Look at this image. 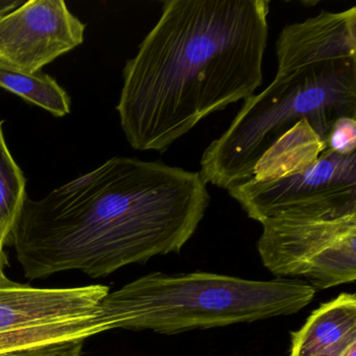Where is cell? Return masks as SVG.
<instances>
[{
	"label": "cell",
	"instance_id": "1",
	"mask_svg": "<svg viewBox=\"0 0 356 356\" xmlns=\"http://www.w3.org/2000/svg\"><path fill=\"white\" fill-rule=\"evenodd\" d=\"M210 203L200 172L114 157L42 199L26 197L8 237L29 279L90 277L179 253Z\"/></svg>",
	"mask_w": 356,
	"mask_h": 356
},
{
	"label": "cell",
	"instance_id": "2",
	"mask_svg": "<svg viewBox=\"0 0 356 356\" xmlns=\"http://www.w3.org/2000/svg\"><path fill=\"white\" fill-rule=\"evenodd\" d=\"M268 0H166L122 72L118 110L138 151L165 152L264 81Z\"/></svg>",
	"mask_w": 356,
	"mask_h": 356
},
{
	"label": "cell",
	"instance_id": "3",
	"mask_svg": "<svg viewBox=\"0 0 356 356\" xmlns=\"http://www.w3.org/2000/svg\"><path fill=\"white\" fill-rule=\"evenodd\" d=\"M276 56L273 82L204 151L200 174L207 184L228 191L251 180L268 147L301 120L327 143L337 120L356 118L355 7L287 24Z\"/></svg>",
	"mask_w": 356,
	"mask_h": 356
},
{
	"label": "cell",
	"instance_id": "4",
	"mask_svg": "<svg viewBox=\"0 0 356 356\" xmlns=\"http://www.w3.org/2000/svg\"><path fill=\"white\" fill-rule=\"evenodd\" d=\"M316 289L302 280H248L213 273H152L109 293L99 318L108 330L175 334L296 314Z\"/></svg>",
	"mask_w": 356,
	"mask_h": 356
},
{
	"label": "cell",
	"instance_id": "5",
	"mask_svg": "<svg viewBox=\"0 0 356 356\" xmlns=\"http://www.w3.org/2000/svg\"><path fill=\"white\" fill-rule=\"evenodd\" d=\"M229 195L252 220H335L356 216V152L327 149L309 168L277 180L247 181Z\"/></svg>",
	"mask_w": 356,
	"mask_h": 356
},
{
	"label": "cell",
	"instance_id": "6",
	"mask_svg": "<svg viewBox=\"0 0 356 356\" xmlns=\"http://www.w3.org/2000/svg\"><path fill=\"white\" fill-rule=\"evenodd\" d=\"M264 266L277 277L327 289L356 279V216L335 220L275 218L261 222Z\"/></svg>",
	"mask_w": 356,
	"mask_h": 356
},
{
	"label": "cell",
	"instance_id": "7",
	"mask_svg": "<svg viewBox=\"0 0 356 356\" xmlns=\"http://www.w3.org/2000/svg\"><path fill=\"white\" fill-rule=\"evenodd\" d=\"M109 293L101 284L39 289L17 283L0 289V353L105 332L99 304Z\"/></svg>",
	"mask_w": 356,
	"mask_h": 356
},
{
	"label": "cell",
	"instance_id": "8",
	"mask_svg": "<svg viewBox=\"0 0 356 356\" xmlns=\"http://www.w3.org/2000/svg\"><path fill=\"white\" fill-rule=\"evenodd\" d=\"M86 26L63 0H29L0 16V63L35 74L84 42Z\"/></svg>",
	"mask_w": 356,
	"mask_h": 356
},
{
	"label": "cell",
	"instance_id": "9",
	"mask_svg": "<svg viewBox=\"0 0 356 356\" xmlns=\"http://www.w3.org/2000/svg\"><path fill=\"white\" fill-rule=\"evenodd\" d=\"M289 356H341L356 343V297L343 293L312 312L291 332Z\"/></svg>",
	"mask_w": 356,
	"mask_h": 356
},
{
	"label": "cell",
	"instance_id": "10",
	"mask_svg": "<svg viewBox=\"0 0 356 356\" xmlns=\"http://www.w3.org/2000/svg\"><path fill=\"white\" fill-rule=\"evenodd\" d=\"M327 149L308 122L301 120L289 129L261 156L253 170V180H277L312 166Z\"/></svg>",
	"mask_w": 356,
	"mask_h": 356
},
{
	"label": "cell",
	"instance_id": "11",
	"mask_svg": "<svg viewBox=\"0 0 356 356\" xmlns=\"http://www.w3.org/2000/svg\"><path fill=\"white\" fill-rule=\"evenodd\" d=\"M0 87L57 118L70 113L67 92L47 74H30L0 63Z\"/></svg>",
	"mask_w": 356,
	"mask_h": 356
},
{
	"label": "cell",
	"instance_id": "12",
	"mask_svg": "<svg viewBox=\"0 0 356 356\" xmlns=\"http://www.w3.org/2000/svg\"><path fill=\"white\" fill-rule=\"evenodd\" d=\"M26 187L24 172L8 149L0 122V232L7 238L28 197Z\"/></svg>",
	"mask_w": 356,
	"mask_h": 356
},
{
	"label": "cell",
	"instance_id": "13",
	"mask_svg": "<svg viewBox=\"0 0 356 356\" xmlns=\"http://www.w3.org/2000/svg\"><path fill=\"white\" fill-rule=\"evenodd\" d=\"M84 343V339L58 341L1 352L0 356H82Z\"/></svg>",
	"mask_w": 356,
	"mask_h": 356
},
{
	"label": "cell",
	"instance_id": "14",
	"mask_svg": "<svg viewBox=\"0 0 356 356\" xmlns=\"http://www.w3.org/2000/svg\"><path fill=\"white\" fill-rule=\"evenodd\" d=\"M327 149L343 155L356 152V118H339L333 124L327 137Z\"/></svg>",
	"mask_w": 356,
	"mask_h": 356
},
{
	"label": "cell",
	"instance_id": "15",
	"mask_svg": "<svg viewBox=\"0 0 356 356\" xmlns=\"http://www.w3.org/2000/svg\"><path fill=\"white\" fill-rule=\"evenodd\" d=\"M7 236L3 232H0V289H8V287L14 286L17 283L8 278L5 274L3 266L6 264L5 251L3 248L7 245Z\"/></svg>",
	"mask_w": 356,
	"mask_h": 356
},
{
	"label": "cell",
	"instance_id": "16",
	"mask_svg": "<svg viewBox=\"0 0 356 356\" xmlns=\"http://www.w3.org/2000/svg\"><path fill=\"white\" fill-rule=\"evenodd\" d=\"M24 3L22 0H0V16L17 9Z\"/></svg>",
	"mask_w": 356,
	"mask_h": 356
},
{
	"label": "cell",
	"instance_id": "17",
	"mask_svg": "<svg viewBox=\"0 0 356 356\" xmlns=\"http://www.w3.org/2000/svg\"><path fill=\"white\" fill-rule=\"evenodd\" d=\"M341 356H356V343L352 345L349 349L346 350Z\"/></svg>",
	"mask_w": 356,
	"mask_h": 356
}]
</instances>
